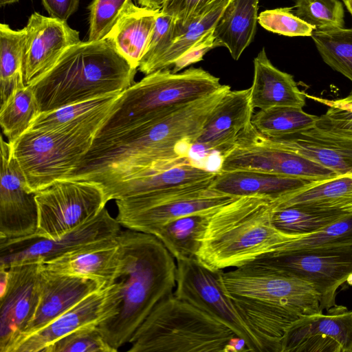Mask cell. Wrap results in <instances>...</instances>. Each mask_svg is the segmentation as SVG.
I'll return each mask as SVG.
<instances>
[{
	"mask_svg": "<svg viewBox=\"0 0 352 352\" xmlns=\"http://www.w3.org/2000/svg\"><path fill=\"white\" fill-rule=\"evenodd\" d=\"M230 90L223 85L148 122L96 135L82 160L87 176L108 189L191 160V151L208 118Z\"/></svg>",
	"mask_w": 352,
	"mask_h": 352,
	"instance_id": "6da1fadb",
	"label": "cell"
},
{
	"mask_svg": "<svg viewBox=\"0 0 352 352\" xmlns=\"http://www.w3.org/2000/svg\"><path fill=\"white\" fill-rule=\"evenodd\" d=\"M219 280L263 352H280L285 331L300 316L322 312L311 284L262 263L219 271Z\"/></svg>",
	"mask_w": 352,
	"mask_h": 352,
	"instance_id": "7a4b0ae2",
	"label": "cell"
},
{
	"mask_svg": "<svg viewBox=\"0 0 352 352\" xmlns=\"http://www.w3.org/2000/svg\"><path fill=\"white\" fill-rule=\"evenodd\" d=\"M121 249L113 284L119 297L118 314L98 325L116 351L129 343L153 307L176 287L177 262L154 235L127 229L116 236Z\"/></svg>",
	"mask_w": 352,
	"mask_h": 352,
	"instance_id": "3957f363",
	"label": "cell"
},
{
	"mask_svg": "<svg viewBox=\"0 0 352 352\" xmlns=\"http://www.w3.org/2000/svg\"><path fill=\"white\" fill-rule=\"evenodd\" d=\"M272 199L237 197L211 214L197 255L212 271L239 267L281 252L302 235L278 229L272 221Z\"/></svg>",
	"mask_w": 352,
	"mask_h": 352,
	"instance_id": "277c9868",
	"label": "cell"
},
{
	"mask_svg": "<svg viewBox=\"0 0 352 352\" xmlns=\"http://www.w3.org/2000/svg\"><path fill=\"white\" fill-rule=\"evenodd\" d=\"M137 69L107 40L80 41L30 87L41 112L113 94L134 83Z\"/></svg>",
	"mask_w": 352,
	"mask_h": 352,
	"instance_id": "5b68a950",
	"label": "cell"
},
{
	"mask_svg": "<svg viewBox=\"0 0 352 352\" xmlns=\"http://www.w3.org/2000/svg\"><path fill=\"white\" fill-rule=\"evenodd\" d=\"M236 337L227 325L172 294L136 329L127 351L229 352Z\"/></svg>",
	"mask_w": 352,
	"mask_h": 352,
	"instance_id": "8992f818",
	"label": "cell"
},
{
	"mask_svg": "<svg viewBox=\"0 0 352 352\" xmlns=\"http://www.w3.org/2000/svg\"><path fill=\"white\" fill-rule=\"evenodd\" d=\"M222 85L219 78L201 67L178 73L168 68L145 75L120 94L97 135L148 122L207 96Z\"/></svg>",
	"mask_w": 352,
	"mask_h": 352,
	"instance_id": "52a82bcc",
	"label": "cell"
},
{
	"mask_svg": "<svg viewBox=\"0 0 352 352\" xmlns=\"http://www.w3.org/2000/svg\"><path fill=\"white\" fill-rule=\"evenodd\" d=\"M99 131L96 128L28 129L10 142L28 190L35 193L67 178L89 151Z\"/></svg>",
	"mask_w": 352,
	"mask_h": 352,
	"instance_id": "ba28073f",
	"label": "cell"
},
{
	"mask_svg": "<svg viewBox=\"0 0 352 352\" xmlns=\"http://www.w3.org/2000/svg\"><path fill=\"white\" fill-rule=\"evenodd\" d=\"M213 179L170 190L116 200L120 226L153 235L166 223L215 209L237 197L210 188Z\"/></svg>",
	"mask_w": 352,
	"mask_h": 352,
	"instance_id": "9c48e42d",
	"label": "cell"
},
{
	"mask_svg": "<svg viewBox=\"0 0 352 352\" xmlns=\"http://www.w3.org/2000/svg\"><path fill=\"white\" fill-rule=\"evenodd\" d=\"M38 226L34 234L59 238L95 218L108 202L102 187L92 182L56 180L35 192Z\"/></svg>",
	"mask_w": 352,
	"mask_h": 352,
	"instance_id": "30bf717a",
	"label": "cell"
},
{
	"mask_svg": "<svg viewBox=\"0 0 352 352\" xmlns=\"http://www.w3.org/2000/svg\"><path fill=\"white\" fill-rule=\"evenodd\" d=\"M255 261L296 276L311 285L322 310L335 307L338 289L352 285V245L300 250Z\"/></svg>",
	"mask_w": 352,
	"mask_h": 352,
	"instance_id": "8fae6325",
	"label": "cell"
},
{
	"mask_svg": "<svg viewBox=\"0 0 352 352\" xmlns=\"http://www.w3.org/2000/svg\"><path fill=\"white\" fill-rule=\"evenodd\" d=\"M221 158L218 172L259 171L311 181L338 175L302 155L274 146L253 124Z\"/></svg>",
	"mask_w": 352,
	"mask_h": 352,
	"instance_id": "7c38bea8",
	"label": "cell"
},
{
	"mask_svg": "<svg viewBox=\"0 0 352 352\" xmlns=\"http://www.w3.org/2000/svg\"><path fill=\"white\" fill-rule=\"evenodd\" d=\"M173 294L203 310L230 327L252 352H263L260 341L223 292L219 271L197 260H177Z\"/></svg>",
	"mask_w": 352,
	"mask_h": 352,
	"instance_id": "4fadbf2b",
	"label": "cell"
},
{
	"mask_svg": "<svg viewBox=\"0 0 352 352\" xmlns=\"http://www.w3.org/2000/svg\"><path fill=\"white\" fill-rule=\"evenodd\" d=\"M120 226L104 207L93 219L55 239L36 234L0 239V267L32 261L45 262L86 245L114 237L121 230Z\"/></svg>",
	"mask_w": 352,
	"mask_h": 352,
	"instance_id": "5bb4252c",
	"label": "cell"
},
{
	"mask_svg": "<svg viewBox=\"0 0 352 352\" xmlns=\"http://www.w3.org/2000/svg\"><path fill=\"white\" fill-rule=\"evenodd\" d=\"M280 352H352V311L336 305L301 315L287 329Z\"/></svg>",
	"mask_w": 352,
	"mask_h": 352,
	"instance_id": "9a60e30c",
	"label": "cell"
},
{
	"mask_svg": "<svg viewBox=\"0 0 352 352\" xmlns=\"http://www.w3.org/2000/svg\"><path fill=\"white\" fill-rule=\"evenodd\" d=\"M42 261L8 268V284L0 296V352H11L36 310L41 294Z\"/></svg>",
	"mask_w": 352,
	"mask_h": 352,
	"instance_id": "2e32d148",
	"label": "cell"
},
{
	"mask_svg": "<svg viewBox=\"0 0 352 352\" xmlns=\"http://www.w3.org/2000/svg\"><path fill=\"white\" fill-rule=\"evenodd\" d=\"M0 239L34 234L38 226L35 193L26 186L25 176L10 143L1 138Z\"/></svg>",
	"mask_w": 352,
	"mask_h": 352,
	"instance_id": "e0dca14e",
	"label": "cell"
},
{
	"mask_svg": "<svg viewBox=\"0 0 352 352\" xmlns=\"http://www.w3.org/2000/svg\"><path fill=\"white\" fill-rule=\"evenodd\" d=\"M118 307L119 298L114 284L94 292L46 326L21 340L12 352H42L76 330L98 325L115 316Z\"/></svg>",
	"mask_w": 352,
	"mask_h": 352,
	"instance_id": "ac0fdd59",
	"label": "cell"
},
{
	"mask_svg": "<svg viewBox=\"0 0 352 352\" xmlns=\"http://www.w3.org/2000/svg\"><path fill=\"white\" fill-rule=\"evenodd\" d=\"M26 32L23 78L30 86L50 71L69 47L80 41L79 32L67 21L32 13Z\"/></svg>",
	"mask_w": 352,
	"mask_h": 352,
	"instance_id": "d6986e66",
	"label": "cell"
},
{
	"mask_svg": "<svg viewBox=\"0 0 352 352\" xmlns=\"http://www.w3.org/2000/svg\"><path fill=\"white\" fill-rule=\"evenodd\" d=\"M91 279L58 273L46 268L41 271V294L35 314L14 347L27 336L46 326L84 298L101 289Z\"/></svg>",
	"mask_w": 352,
	"mask_h": 352,
	"instance_id": "ffe728a7",
	"label": "cell"
},
{
	"mask_svg": "<svg viewBox=\"0 0 352 352\" xmlns=\"http://www.w3.org/2000/svg\"><path fill=\"white\" fill-rule=\"evenodd\" d=\"M254 108L250 89L228 91L208 118L195 146L221 157L252 123ZM193 146V147H194Z\"/></svg>",
	"mask_w": 352,
	"mask_h": 352,
	"instance_id": "44dd1931",
	"label": "cell"
},
{
	"mask_svg": "<svg viewBox=\"0 0 352 352\" xmlns=\"http://www.w3.org/2000/svg\"><path fill=\"white\" fill-rule=\"evenodd\" d=\"M268 138L274 146L302 155L338 175L352 173V137L315 125L283 137Z\"/></svg>",
	"mask_w": 352,
	"mask_h": 352,
	"instance_id": "7402d4cb",
	"label": "cell"
},
{
	"mask_svg": "<svg viewBox=\"0 0 352 352\" xmlns=\"http://www.w3.org/2000/svg\"><path fill=\"white\" fill-rule=\"evenodd\" d=\"M116 236L43 262L44 266L58 273L91 279L101 288L108 287L116 278L121 260V249Z\"/></svg>",
	"mask_w": 352,
	"mask_h": 352,
	"instance_id": "603a6c76",
	"label": "cell"
},
{
	"mask_svg": "<svg viewBox=\"0 0 352 352\" xmlns=\"http://www.w3.org/2000/svg\"><path fill=\"white\" fill-rule=\"evenodd\" d=\"M250 89L253 107L265 110L278 107H303L305 93L292 75L276 68L263 48L254 59V76Z\"/></svg>",
	"mask_w": 352,
	"mask_h": 352,
	"instance_id": "cb8c5ba5",
	"label": "cell"
},
{
	"mask_svg": "<svg viewBox=\"0 0 352 352\" xmlns=\"http://www.w3.org/2000/svg\"><path fill=\"white\" fill-rule=\"evenodd\" d=\"M217 173L199 166L191 160L147 176L121 182L104 193L107 201L153 195L212 180Z\"/></svg>",
	"mask_w": 352,
	"mask_h": 352,
	"instance_id": "d4e9b609",
	"label": "cell"
},
{
	"mask_svg": "<svg viewBox=\"0 0 352 352\" xmlns=\"http://www.w3.org/2000/svg\"><path fill=\"white\" fill-rule=\"evenodd\" d=\"M311 182L314 181L259 171H217L210 188L233 197L255 195L274 200Z\"/></svg>",
	"mask_w": 352,
	"mask_h": 352,
	"instance_id": "484cf974",
	"label": "cell"
},
{
	"mask_svg": "<svg viewBox=\"0 0 352 352\" xmlns=\"http://www.w3.org/2000/svg\"><path fill=\"white\" fill-rule=\"evenodd\" d=\"M274 209L299 206L352 214V173L310 184L272 200Z\"/></svg>",
	"mask_w": 352,
	"mask_h": 352,
	"instance_id": "4316f807",
	"label": "cell"
},
{
	"mask_svg": "<svg viewBox=\"0 0 352 352\" xmlns=\"http://www.w3.org/2000/svg\"><path fill=\"white\" fill-rule=\"evenodd\" d=\"M160 10L132 3L105 38L135 69L146 54Z\"/></svg>",
	"mask_w": 352,
	"mask_h": 352,
	"instance_id": "83f0119b",
	"label": "cell"
},
{
	"mask_svg": "<svg viewBox=\"0 0 352 352\" xmlns=\"http://www.w3.org/2000/svg\"><path fill=\"white\" fill-rule=\"evenodd\" d=\"M121 93L72 104L50 112H41L29 129H100L109 118Z\"/></svg>",
	"mask_w": 352,
	"mask_h": 352,
	"instance_id": "f1b7e54d",
	"label": "cell"
},
{
	"mask_svg": "<svg viewBox=\"0 0 352 352\" xmlns=\"http://www.w3.org/2000/svg\"><path fill=\"white\" fill-rule=\"evenodd\" d=\"M259 0H230L214 28L217 47L225 46L237 60L252 42Z\"/></svg>",
	"mask_w": 352,
	"mask_h": 352,
	"instance_id": "f546056e",
	"label": "cell"
},
{
	"mask_svg": "<svg viewBox=\"0 0 352 352\" xmlns=\"http://www.w3.org/2000/svg\"><path fill=\"white\" fill-rule=\"evenodd\" d=\"M217 208L170 221L159 228L153 235L164 244L176 261L197 260L210 217Z\"/></svg>",
	"mask_w": 352,
	"mask_h": 352,
	"instance_id": "4dcf8cb0",
	"label": "cell"
},
{
	"mask_svg": "<svg viewBox=\"0 0 352 352\" xmlns=\"http://www.w3.org/2000/svg\"><path fill=\"white\" fill-rule=\"evenodd\" d=\"M26 32L12 30L8 24L0 25L1 100L4 102L18 85L24 82L23 60Z\"/></svg>",
	"mask_w": 352,
	"mask_h": 352,
	"instance_id": "1f68e13d",
	"label": "cell"
},
{
	"mask_svg": "<svg viewBox=\"0 0 352 352\" xmlns=\"http://www.w3.org/2000/svg\"><path fill=\"white\" fill-rule=\"evenodd\" d=\"M41 113L34 93L24 82L1 103L0 124L3 133L12 143L28 131Z\"/></svg>",
	"mask_w": 352,
	"mask_h": 352,
	"instance_id": "d6a6232c",
	"label": "cell"
},
{
	"mask_svg": "<svg viewBox=\"0 0 352 352\" xmlns=\"http://www.w3.org/2000/svg\"><path fill=\"white\" fill-rule=\"evenodd\" d=\"M230 1L223 3L210 12L193 19L186 25H182L176 20L174 42L164 54L148 67L144 74L148 75L172 66L177 58L207 32L214 28L217 21Z\"/></svg>",
	"mask_w": 352,
	"mask_h": 352,
	"instance_id": "836d02e7",
	"label": "cell"
},
{
	"mask_svg": "<svg viewBox=\"0 0 352 352\" xmlns=\"http://www.w3.org/2000/svg\"><path fill=\"white\" fill-rule=\"evenodd\" d=\"M318 116L306 113L302 107H278L260 110L252 123L265 136L280 138L316 125Z\"/></svg>",
	"mask_w": 352,
	"mask_h": 352,
	"instance_id": "e575fe53",
	"label": "cell"
},
{
	"mask_svg": "<svg viewBox=\"0 0 352 352\" xmlns=\"http://www.w3.org/2000/svg\"><path fill=\"white\" fill-rule=\"evenodd\" d=\"M348 214L338 211L290 206L273 208L272 221L278 229L285 232L304 235L316 232Z\"/></svg>",
	"mask_w": 352,
	"mask_h": 352,
	"instance_id": "d590c367",
	"label": "cell"
},
{
	"mask_svg": "<svg viewBox=\"0 0 352 352\" xmlns=\"http://www.w3.org/2000/svg\"><path fill=\"white\" fill-rule=\"evenodd\" d=\"M311 36L324 62L352 82V28L314 30Z\"/></svg>",
	"mask_w": 352,
	"mask_h": 352,
	"instance_id": "8d00e7d4",
	"label": "cell"
},
{
	"mask_svg": "<svg viewBox=\"0 0 352 352\" xmlns=\"http://www.w3.org/2000/svg\"><path fill=\"white\" fill-rule=\"evenodd\" d=\"M344 245H352V214L316 232L304 234L298 239L291 241L283 246L280 253Z\"/></svg>",
	"mask_w": 352,
	"mask_h": 352,
	"instance_id": "74e56055",
	"label": "cell"
},
{
	"mask_svg": "<svg viewBox=\"0 0 352 352\" xmlns=\"http://www.w3.org/2000/svg\"><path fill=\"white\" fill-rule=\"evenodd\" d=\"M295 14L314 30L344 28V12L340 0H297Z\"/></svg>",
	"mask_w": 352,
	"mask_h": 352,
	"instance_id": "f35d334b",
	"label": "cell"
},
{
	"mask_svg": "<svg viewBox=\"0 0 352 352\" xmlns=\"http://www.w3.org/2000/svg\"><path fill=\"white\" fill-rule=\"evenodd\" d=\"M132 0H93L89 6L88 41L105 39Z\"/></svg>",
	"mask_w": 352,
	"mask_h": 352,
	"instance_id": "ab89813d",
	"label": "cell"
},
{
	"mask_svg": "<svg viewBox=\"0 0 352 352\" xmlns=\"http://www.w3.org/2000/svg\"><path fill=\"white\" fill-rule=\"evenodd\" d=\"M104 339L98 325L76 330L56 340L42 352H116Z\"/></svg>",
	"mask_w": 352,
	"mask_h": 352,
	"instance_id": "60d3db41",
	"label": "cell"
},
{
	"mask_svg": "<svg viewBox=\"0 0 352 352\" xmlns=\"http://www.w3.org/2000/svg\"><path fill=\"white\" fill-rule=\"evenodd\" d=\"M294 8L266 10L258 16V22L265 30L276 34L311 36L314 29L292 12Z\"/></svg>",
	"mask_w": 352,
	"mask_h": 352,
	"instance_id": "b9f144b4",
	"label": "cell"
},
{
	"mask_svg": "<svg viewBox=\"0 0 352 352\" xmlns=\"http://www.w3.org/2000/svg\"><path fill=\"white\" fill-rule=\"evenodd\" d=\"M176 19L160 10L152 33L147 50L138 69L143 74L159 57L164 54L175 41Z\"/></svg>",
	"mask_w": 352,
	"mask_h": 352,
	"instance_id": "7bdbcfd3",
	"label": "cell"
},
{
	"mask_svg": "<svg viewBox=\"0 0 352 352\" xmlns=\"http://www.w3.org/2000/svg\"><path fill=\"white\" fill-rule=\"evenodd\" d=\"M229 0H166L161 10L182 25L202 16Z\"/></svg>",
	"mask_w": 352,
	"mask_h": 352,
	"instance_id": "ee69618b",
	"label": "cell"
},
{
	"mask_svg": "<svg viewBox=\"0 0 352 352\" xmlns=\"http://www.w3.org/2000/svg\"><path fill=\"white\" fill-rule=\"evenodd\" d=\"M316 126L322 130L352 137V113L329 107L324 114L318 116Z\"/></svg>",
	"mask_w": 352,
	"mask_h": 352,
	"instance_id": "f6af8a7d",
	"label": "cell"
},
{
	"mask_svg": "<svg viewBox=\"0 0 352 352\" xmlns=\"http://www.w3.org/2000/svg\"><path fill=\"white\" fill-rule=\"evenodd\" d=\"M214 28L207 32L197 42L192 45L173 64V73H178L187 66L203 60L204 56L210 50L217 47Z\"/></svg>",
	"mask_w": 352,
	"mask_h": 352,
	"instance_id": "bcb514c9",
	"label": "cell"
},
{
	"mask_svg": "<svg viewBox=\"0 0 352 352\" xmlns=\"http://www.w3.org/2000/svg\"><path fill=\"white\" fill-rule=\"evenodd\" d=\"M50 16L67 21L78 10L80 0H41Z\"/></svg>",
	"mask_w": 352,
	"mask_h": 352,
	"instance_id": "7dc6e473",
	"label": "cell"
},
{
	"mask_svg": "<svg viewBox=\"0 0 352 352\" xmlns=\"http://www.w3.org/2000/svg\"><path fill=\"white\" fill-rule=\"evenodd\" d=\"M305 96L329 107L336 108L352 113V91L345 98L336 100L322 98L314 96H309L306 94H305Z\"/></svg>",
	"mask_w": 352,
	"mask_h": 352,
	"instance_id": "c3c4849f",
	"label": "cell"
},
{
	"mask_svg": "<svg viewBox=\"0 0 352 352\" xmlns=\"http://www.w3.org/2000/svg\"><path fill=\"white\" fill-rule=\"evenodd\" d=\"M140 5L153 9H161L166 0H138Z\"/></svg>",
	"mask_w": 352,
	"mask_h": 352,
	"instance_id": "681fc988",
	"label": "cell"
},
{
	"mask_svg": "<svg viewBox=\"0 0 352 352\" xmlns=\"http://www.w3.org/2000/svg\"><path fill=\"white\" fill-rule=\"evenodd\" d=\"M342 1L344 3L348 11L352 16V0H342Z\"/></svg>",
	"mask_w": 352,
	"mask_h": 352,
	"instance_id": "f907efd6",
	"label": "cell"
},
{
	"mask_svg": "<svg viewBox=\"0 0 352 352\" xmlns=\"http://www.w3.org/2000/svg\"><path fill=\"white\" fill-rule=\"evenodd\" d=\"M19 0H0V6H4L6 5L18 2Z\"/></svg>",
	"mask_w": 352,
	"mask_h": 352,
	"instance_id": "816d5d0a",
	"label": "cell"
}]
</instances>
